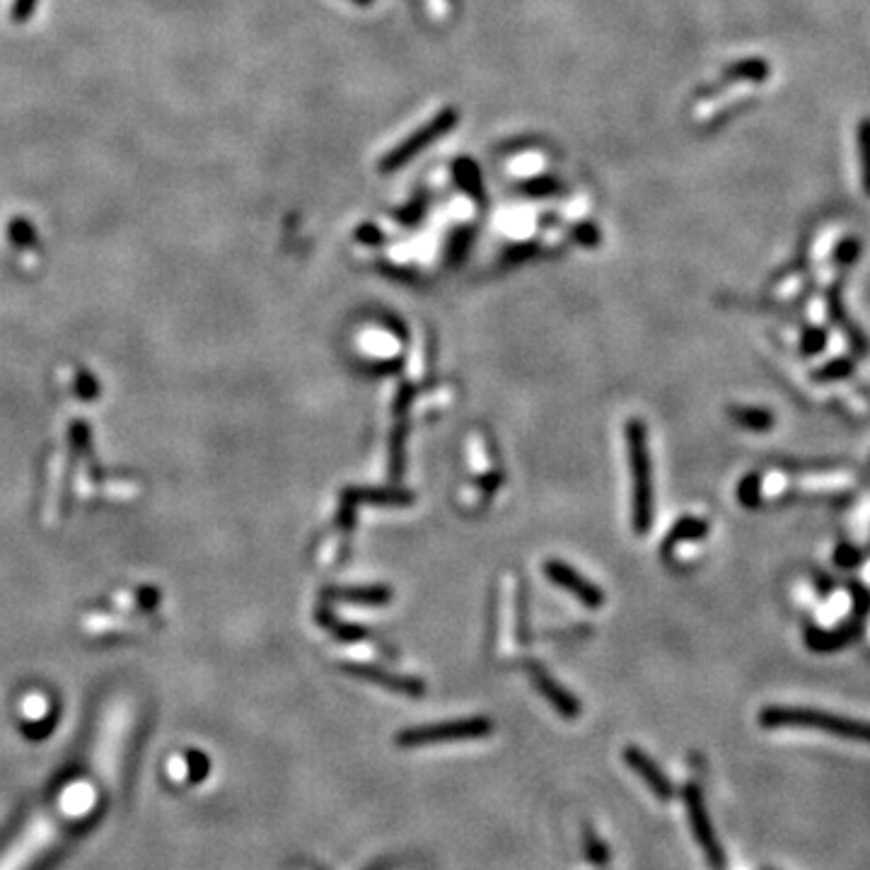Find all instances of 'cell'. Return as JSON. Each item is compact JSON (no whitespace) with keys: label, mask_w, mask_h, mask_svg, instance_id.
Wrapping results in <instances>:
<instances>
[{"label":"cell","mask_w":870,"mask_h":870,"mask_svg":"<svg viewBox=\"0 0 870 870\" xmlns=\"http://www.w3.org/2000/svg\"><path fill=\"white\" fill-rule=\"evenodd\" d=\"M346 672H351V675L358 677V680L377 684V687L382 689H390L394 694L411 696V699H419V696L426 692V684H423L419 677L394 675V672H387L375 665H348Z\"/></svg>","instance_id":"cell-8"},{"label":"cell","mask_w":870,"mask_h":870,"mask_svg":"<svg viewBox=\"0 0 870 870\" xmlns=\"http://www.w3.org/2000/svg\"><path fill=\"white\" fill-rule=\"evenodd\" d=\"M759 723L764 728H815L825 730L834 738L870 745V721H854V718H844L820 709H805V706H767L759 716Z\"/></svg>","instance_id":"cell-2"},{"label":"cell","mask_w":870,"mask_h":870,"mask_svg":"<svg viewBox=\"0 0 870 870\" xmlns=\"http://www.w3.org/2000/svg\"><path fill=\"white\" fill-rule=\"evenodd\" d=\"M626 443H629V469L631 486H634V530L636 535H646L653 522V484H651V455H648V438L643 421L631 419L626 426Z\"/></svg>","instance_id":"cell-3"},{"label":"cell","mask_w":870,"mask_h":870,"mask_svg":"<svg viewBox=\"0 0 870 870\" xmlns=\"http://www.w3.org/2000/svg\"><path fill=\"white\" fill-rule=\"evenodd\" d=\"M493 730L489 718H464V721H448V723H433L419 725V728L402 730L397 735L399 747H423V745H440V742H462V740H481Z\"/></svg>","instance_id":"cell-4"},{"label":"cell","mask_w":870,"mask_h":870,"mask_svg":"<svg viewBox=\"0 0 870 870\" xmlns=\"http://www.w3.org/2000/svg\"><path fill=\"white\" fill-rule=\"evenodd\" d=\"M624 759H626V764H629V767L634 769L643 781H646V786L651 788L655 798L670 800L672 796H675V788H672L670 779H667V776L663 774V769H660L646 752L638 750V747H626Z\"/></svg>","instance_id":"cell-9"},{"label":"cell","mask_w":870,"mask_h":870,"mask_svg":"<svg viewBox=\"0 0 870 870\" xmlns=\"http://www.w3.org/2000/svg\"><path fill=\"white\" fill-rule=\"evenodd\" d=\"M709 535V522L704 518H684L675 525V530L667 535V549L675 547V544L680 542H694V539H701Z\"/></svg>","instance_id":"cell-14"},{"label":"cell","mask_w":870,"mask_h":870,"mask_svg":"<svg viewBox=\"0 0 870 870\" xmlns=\"http://www.w3.org/2000/svg\"><path fill=\"white\" fill-rule=\"evenodd\" d=\"M334 600L339 602H351V605H363V607H382L390 605L392 590L385 585H368V588H341L329 593Z\"/></svg>","instance_id":"cell-12"},{"label":"cell","mask_w":870,"mask_h":870,"mask_svg":"<svg viewBox=\"0 0 870 870\" xmlns=\"http://www.w3.org/2000/svg\"><path fill=\"white\" fill-rule=\"evenodd\" d=\"M37 8V0H15L13 5V20L15 22H27L29 15Z\"/></svg>","instance_id":"cell-23"},{"label":"cell","mask_w":870,"mask_h":870,"mask_svg":"<svg viewBox=\"0 0 870 870\" xmlns=\"http://www.w3.org/2000/svg\"><path fill=\"white\" fill-rule=\"evenodd\" d=\"M827 346V334L825 329H808V332L803 334V341H800V348H803V356H817V353L825 351Z\"/></svg>","instance_id":"cell-20"},{"label":"cell","mask_w":870,"mask_h":870,"mask_svg":"<svg viewBox=\"0 0 870 870\" xmlns=\"http://www.w3.org/2000/svg\"><path fill=\"white\" fill-rule=\"evenodd\" d=\"M129 721L119 711H109L100 735L92 740L87 771L68 776L42 810L34 812L25 827L0 851V870H34L49 861L68 839L85 827L119 786L129 752Z\"/></svg>","instance_id":"cell-1"},{"label":"cell","mask_w":870,"mask_h":870,"mask_svg":"<svg viewBox=\"0 0 870 870\" xmlns=\"http://www.w3.org/2000/svg\"><path fill=\"white\" fill-rule=\"evenodd\" d=\"M854 375V361L851 358H837V361H829L822 365L820 370H815V380L817 382H837L844 380V377Z\"/></svg>","instance_id":"cell-16"},{"label":"cell","mask_w":870,"mask_h":870,"mask_svg":"<svg viewBox=\"0 0 870 870\" xmlns=\"http://www.w3.org/2000/svg\"><path fill=\"white\" fill-rule=\"evenodd\" d=\"M728 416L740 428L752 433H767L774 426V414L767 409H757V406H730Z\"/></svg>","instance_id":"cell-13"},{"label":"cell","mask_w":870,"mask_h":870,"mask_svg":"<svg viewBox=\"0 0 870 870\" xmlns=\"http://www.w3.org/2000/svg\"><path fill=\"white\" fill-rule=\"evenodd\" d=\"M682 798H684V808H687V817H689V825H692L696 844L701 846V851H704V856L709 858L713 868L723 870L725 868L723 846L721 841H718L716 832H713L711 817L709 812H706L704 796H701V788L696 786V783H687Z\"/></svg>","instance_id":"cell-5"},{"label":"cell","mask_w":870,"mask_h":870,"mask_svg":"<svg viewBox=\"0 0 870 870\" xmlns=\"http://www.w3.org/2000/svg\"><path fill=\"white\" fill-rule=\"evenodd\" d=\"M851 595L856 597L854 609H856L858 617H861L863 612H868V609H870V593H868L866 588H861V585H851Z\"/></svg>","instance_id":"cell-24"},{"label":"cell","mask_w":870,"mask_h":870,"mask_svg":"<svg viewBox=\"0 0 870 870\" xmlns=\"http://www.w3.org/2000/svg\"><path fill=\"white\" fill-rule=\"evenodd\" d=\"M858 636H861V624L858 622L841 626L837 631L812 629L808 631V636H805V646H808L812 653H832V651H841V648L849 646V643H854Z\"/></svg>","instance_id":"cell-10"},{"label":"cell","mask_w":870,"mask_h":870,"mask_svg":"<svg viewBox=\"0 0 870 870\" xmlns=\"http://www.w3.org/2000/svg\"><path fill=\"white\" fill-rule=\"evenodd\" d=\"M544 573H547L549 580L554 585H559V588H564L566 593H571L580 605L590 607V609H600L605 605V593H602L597 585L590 583L588 578L580 576L573 566L564 564V561L559 559H549L547 564H544Z\"/></svg>","instance_id":"cell-6"},{"label":"cell","mask_w":870,"mask_h":870,"mask_svg":"<svg viewBox=\"0 0 870 870\" xmlns=\"http://www.w3.org/2000/svg\"><path fill=\"white\" fill-rule=\"evenodd\" d=\"M319 624L327 626V629L332 631V634H334L336 638H339V641H344V643L363 641V638L368 636V634H365V629H361V626L336 622L334 614H327V612H319Z\"/></svg>","instance_id":"cell-15"},{"label":"cell","mask_w":870,"mask_h":870,"mask_svg":"<svg viewBox=\"0 0 870 870\" xmlns=\"http://www.w3.org/2000/svg\"><path fill=\"white\" fill-rule=\"evenodd\" d=\"M834 564L839 568H856L861 566V551L856 547H851V544H839L837 549H834Z\"/></svg>","instance_id":"cell-21"},{"label":"cell","mask_w":870,"mask_h":870,"mask_svg":"<svg viewBox=\"0 0 870 870\" xmlns=\"http://www.w3.org/2000/svg\"><path fill=\"white\" fill-rule=\"evenodd\" d=\"M583 846H585V854H588V861L595 863V866H605L609 861V851L605 841L597 837L590 827L583 829Z\"/></svg>","instance_id":"cell-18"},{"label":"cell","mask_w":870,"mask_h":870,"mask_svg":"<svg viewBox=\"0 0 870 870\" xmlns=\"http://www.w3.org/2000/svg\"><path fill=\"white\" fill-rule=\"evenodd\" d=\"M759 498H762V479H759L757 474H750V477H745L740 481L738 501L745 508H757Z\"/></svg>","instance_id":"cell-19"},{"label":"cell","mask_w":870,"mask_h":870,"mask_svg":"<svg viewBox=\"0 0 870 870\" xmlns=\"http://www.w3.org/2000/svg\"><path fill=\"white\" fill-rule=\"evenodd\" d=\"M344 501L348 506H356L358 501L370 506H409L414 496L402 489H351L346 491Z\"/></svg>","instance_id":"cell-11"},{"label":"cell","mask_w":870,"mask_h":870,"mask_svg":"<svg viewBox=\"0 0 870 870\" xmlns=\"http://www.w3.org/2000/svg\"><path fill=\"white\" fill-rule=\"evenodd\" d=\"M858 150H861V179L863 189L870 196V119L858 126Z\"/></svg>","instance_id":"cell-17"},{"label":"cell","mask_w":870,"mask_h":870,"mask_svg":"<svg viewBox=\"0 0 870 870\" xmlns=\"http://www.w3.org/2000/svg\"><path fill=\"white\" fill-rule=\"evenodd\" d=\"M527 672H530V680L535 684V689L539 694L547 699V704L554 709L559 716H564L566 721H573V718L580 716V711H583V706H580V701L568 692L566 687H561L559 682L554 680V677L549 675L544 667L539 665H527Z\"/></svg>","instance_id":"cell-7"},{"label":"cell","mask_w":870,"mask_h":870,"mask_svg":"<svg viewBox=\"0 0 870 870\" xmlns=\"http://www.w3.org/2000/svg\"><path fill=\"white\" fill-rule=\"evenodd\" d=\"M858 257H861V242L858 240H844L834 252V261L839 266H851Z\"/></svg>","instance_id":"cell-22"}]
</instances>
